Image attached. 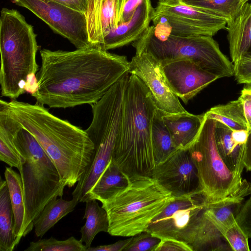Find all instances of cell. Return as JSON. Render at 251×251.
I'll return each instance as SVG.
<instances>
[{
	"mask_svg": "<svg viewBox=\"0 0 251 251\" xmlns=\"http://www.w3.org/2000/svg\"><path fill=\"white\" fill-rule=\"evenodd\" d=\"M186 4L196 6L225 18L226 23L233 19L242 5L240 0H181Z\"/></svg>",
	"mask_w": 251,
	"mask_h": 251,
	"instance_id": "cell-29",
	"label": "cell"
},
{
	"mask_svg": "<svg viewBox=\"0 0 251 251\" xmlns=\"http://www.w3.org/2000/svg\"><path fill=\"white\" fill-rule=\"evenodd\" d=\"M85 15L87 10L88 0H52Z\"/></svg>",
	"mask_w": 251,
	"mask_h": 251,
	"instance_id": "cell-42",
	"label": "cell"
},
{
	"mask_svg": "<svg viewBox=\"0 0 251 251\" xmlns=\"http://www.w3.org/2000/svg\"><path fill=\"white\" fill-rule=\"evenodd\" d=\"M244 164L247 171H251V132H249L245 147Z\"/></svg>",
	"mask_w": 251,
	"mask_h": 251,
	"instance_id": "cell-43",
	"label": "cell"
},
{
	"mask_svg": "<svg viewBox=\"0 0 251 251\" xmlns=\"http://www.w3.org/2000/svg\"><path fill=\"white\" fill-rule=\"evenodd\" d=\"M0 127L10 137L21 157L17 169L23 185L25 237L32 230L33 221L45 205L53 199L61 197L67 184L35 138L1 106Z\"/></svg>",
	"mask_w": 251,
	"mask_h": 251,
	"instance_id": "cell-3",
	"label": "cell"
},
{
	"mask_svg": "<svg viewBox=\"0 0 251 251\" xmlns=\"http://www.w3.org/2000/svg\"><path fill=\"white\" fill-rule=\"evenodd\" d=\"M129 180V176L111 159L88 193L86 202L93 200L100 201L107 199L126 188L128 185Z\"/></svg>",
	"mask_w": 251,
	"mask_h": 251,
	"instance_id": "cell-21",
	"label": "cell"
},
{
	"mask_svg": "<svg viewBox=\"0 0 251 251\" xmlns=\"http://www.w3.org/2000/svg\"><path fill=\"white\" fill-rule=\"evenodd\" d=\"M132 239V236L129 239L120 240L111 244L100 245L95 247H91L87 248L86 251H124Z\"/></svg>",
	"mask_w": 251,
	"mask_h": 251,
	"instance_id": "cell-41",
	"label": "cell"
},
{
	"mask_svg": "<svg viewBox=\"0 0 251 251\" xmlns=\"http://www.w3.org/2000/svg\"><path fill=\"white\" fill-rule=\"evenodd\" d=\"M79 202L74 198L67 201L62 197L49 201L33 221L36 236L42 238L62 218L74 211Z\"/></svg>",
	"mask_w": 251,
	"mask_h": 251,
	"instance_id": "cell-23",
	"label": "cell"
},
{
	"mask_svg": "<svg viewBox=\"0 0 251 251\" xmlns=\"http://www.w3.org/2000/svg\"><path fill=\"white\" fill-rule=\"evenodd\" d=\"M0 106L32 134L67 186L73 187L94 155V146L86 131L53 115L44 105L37 102L1 100Z\"/></svg>",
	"mask_w": 251,
	"mask_h": 251,
	"instance_id": "cell-2",
	"label": "cell"
},
{
	"mask_svg": "<svg viewBox=\"0 0 251 251\" xmlns=\"http://www.w3.org/2000/svg\"><path fill=\"white\" fill-rule=\"evenodd\" d=\"M29 10L76 49L91 45L86 15L52 0H12Z\"/></svg>",
	"mask_w": 251,
	"mask_h": 251,
	"instance_id": "cell-10",
	"label": "cell"
},
{
	"mask_svg": "<svg viewBox=\"0 0 251 251\" xmlns=\"http://www.w3.org/2000/svg\"><path fill=\"white\" fill-rule=\"evenodd\" d=\"M154 13L151 0H143L128 22L117 25L102 39L98 46L105 50L132 43L150 27Z\"/></svg>",
	"mask_w": 251,
	"mask_h": 251,
	"instance_id": "cell-15",
	"label": "cell"
},
{
	"mask_svg": "<svg viewBox=\"0 0 251 251\" xmlns=\"http://www.w3.org/2000/svg\"><path fill=\"white\" fill-rule=\"evenodd\" d=\"M204 113H190L163 114L164 122L169 129L173 142L178 150L188 149L197 139L204 120Z\"/></svg>",
	"mask_w": 251,
	"mask_h": 251,
	"instance_id": "cell-19",
	"label": "cell"
},
{
	"mask_svg": "<svg viewBox=\"0 0 251 251\" xmlns=\"http://www.w3.org/2000/svg\"><path fill=\"white\" fill-rule=\"evenodd\" d=\"M83 219H85L86 222L80 230V240L88 248L91 247L92 242L98 233L108 232L109 220L106 210L98 204L96 200L86 202Z\"/></svg>",
	"mask_w": 251,
	"mask_h": 251,
	"instance_id": "cell-27",
	"label": "cell"
},
{
	"mask_svg": "<svg viewBox=\"0 0 251 251\" xmlns=\"http://www.w3.org/2000/svg\"><path fill=\"white\" fill-rule=\"evenodd\" d=\"M163 113L158 109L152 121V144L155 166L166 161L178 150L164 122Z\"/></svg>",
	"mask_w": 251,
	"mask_h": 251,
	"instance_id": "cell-26",
	"label": "cell"
},
{
	"mask_svg": "<svg viewBox=\"0 0 251 251\" xmlns=\"http://www.w3.org/2000/svg\"><path fill=\"white\" fill-rule=\"evenodd\" d=\"M160 240L149 232H143L132 236L131 242L124 251H154Z\"/></svg>",
	"mask_w": 251,
	"mask_h": 251,
	"instance_id": "cell-35",
	"label": "cell"
},
{
	"mask_svg": "<svg viewBox=\"0 0 251 251\" xmlns=\"http://www.w3.org/2000/svg\"><path fill=\"white\" fill-rule=\"evenodd\" d=\"M142 1L143 0H125L117 25L129 21Z\"/></svg>",
	"mask_w": 251,
	"mask_h": 251,
	"instance_id": "cell-40",
	"label": "cell"
},
{
	"mask_svg": "<svg viewBox=\"0 0 251 251\" xmlns=\"http://www.w3.org/2000/svg\"><path fill=\"white\" fill-rule=\"evenodd\" d=\"M132 45L135 53H149L161 66L176 60L188 59L219 78L234 75L233 64L211 36H157L151 25Z\"/></svg>",
	"mask_w": 251,
	"mask_h": 251,
	"instance_id": "cell-8",
	"label": "cell"
},
{
	"mask_svg": "<svg viewBox=\"0 0 251 251\" xmlns=\"http://www.w3.org/2000/svg\"><path fill=\"white\" fill-rule=\"evenodd\" d=\"M41 65L36 74V102L66 108L99 100L129 73L126 56L113 54L98 45L74 51H40Z\"/></svg>",
	"mask_w": 251,
	"mask_h": 251,
	"instance_id": "cell-1",
	"label": "cell"
},
{
	"mask_svg": "<svg viewBox=\"0 0 251 251\" xmlns=\"http://www.w3.org/2000/svg\"><path fill=\"white\" fill-rule=\"evenodd\" d=\"M129 73L144 83L159 110L166 114L188 113L168 83L161 65L152 55L146 52L135 53L130 61Z\"/></svg>",
	"mask_w": 251,
	"mask_h": 251,
	"instance_id": "cell-12",
	"label": "cell"
},
{
	"mask_svg": "<svg viewBox=\"0 0 251 251\" xmlns=\"http://www.w3.org/2000/svg\"><path fill=\"white\" fill-rule=\"evenodd\" d=\"M151 176L174 197L201 194L198 172L189 149L178 150L156 166Z\"/></svg>",
	"mask_w": 251,
	"mask_h": 251,
	"instance_id": "cell-13",
	"label": "cell"
},
{
	"mask_svg": "<svg viewBox=\"0 0 251 251\" xmlns=\"http://www.w3.org/2000/svg\"><path fill=\"white\" fill-rule=\"evenodd\" d=\"M226 25L230 55L234 63L244 55L251 53V2L242 5Z\"/></svg>",
	"mask_w": 251,
	"mask_h": 251,
	"instance_id": "cell-18",
	"label": "cell"
},
{
	"mask_svg": "<svg viewBox=\"0 0 251 251\" xmlns=\"http://www.w3.org/2000/svg\"><path fill=\"white\" fill-rule=\"evenodd\" d=\"M166 13L186 19L200 26L219 31L225 28L226 20L208 11L183 2L181 0L159 1L154 15Z\"/></svg>",
	"mask_w": 251,
	"mask_h": 251,
	"instance_id": "cell-17",
	"label": "cell"
},
{
	"mask_svg": "<svg viewBox=\"0 0 251 251\" xmlns=\"http://www.w3.org/2000/svg\"><path fill=\"white\" fill-rule=\"evenodd\" d=\"M250 0H240V3L242 5L248 2Z\"/></svg>",
	"mask_w": 251,
	"mask_h": 251,
	"instance_id": "cell-46",
	"label": "cell"
},
{
	"mask_svg": "<svg viewBox=\"0 0 251 251\" xmlns=\"http://www.w3.org/2000/svg\"><path fill=\"white\" fill-rule=\"evenodd\" d=\"M33 27L17 10L3 8L0 17L1 95L15 100L39 71V49Z\"/></svg>",
	"mask_w": 251,
	"mask_h": 251,
	"instance_id": "cell-6",
	"label": "cell"
},
{
	"mask_svg": "<svg viewBox=\"0 0 251 251\" xmlns=\"http://www.w3.org/2000/svg\"><path fill=\"white\" fill-rule=\"evenodd\" d=\"M205 114L207 117L225 124L233 130H248L243 104L240 98L226 104L213 107Z\"/></svg>",
	"mask_w": 251,
	"mask_h": 251,
	"instance_id": "cell-28",
	"label": "cell"
},
{
	"mask_svg": "<svg viewBox=\"0 0 251 251\" xmlns=\"http://www.w3.org/2000/svg\"><path fill=\"white\" fill-rule=\"evenodd\" d=\"M204 116L200 132L188 149L198 172L201 194L206 203H212L237 192L245 180L224 163L215 141L216 121L205 113Z\"/></svg>",
	"mask_w": 251,
	"mask_h": 251,
	"instance_id": "cell-9",
	"label": "cell"
},
{
	"mask_svg": "<svg viewBox=\"0 0 251 251\" xmlns=\"http://www.w3.org/2000/svg\"><path fill=\"white\" fill-rule=\"evenodd\" d=\"M158 0L159 1H163L164 0Z\"/></svg>",
	"mask_w": 251,
	"mask_h": 251,
	"instance_id": "cell-48",
	"label": "cell"
},
{
	"mask_svg": "<svg viewBox=\"0 0 251 251\" xmlns=\"http://www.w3.org/2000/svg\"><path fill=\"white\" fill-rule=\"evenodd\" d=\"M206 203L201 194L175 197L151 221L146 231L160 239L173 238L186 243L196 220Z\"/></svg>",
	"mask_w": 251,
	"mask_h": 251,
	"instance_id": "cell-11",
	"label": "cell"
},
{
	"mask_svg": "<svg viewBox=\"0 0 251 251\" xmlns=\"http://www.w3.org/2000/svg\"><path fill=\"white\" fill-rule=\"evenodd\" d=\"M205 208L198 217L186 243L192 251H232L222 233L205 213Z\"/></svg>",
	"mask_w": 251,
	"mask_h": 251,
	"instance_id": "cell-16",
	"label": "cell"
},
{
	"mask_svg": "<svg viewBox=\"0 0 251 251\" xmlns=\"http://www.w3.org/2000/svg\"><path fill=\"white\" fill-rule=\"evenodd\" d=\"M86 246L80 239L72 236L65 240L53 237L31 242L25 251H86Z\"/></svg>",
	"mask_w": 251,
	"mask_h": 251,
	"instance_id": "cell-30",
	"label": "cell"
},
{
	"mask_svg": "<svg viewBox=\"0 0 251 251\" xmlns=\"http://www.w3.org/2000/svg\"><path fill=\"white\" fill-rule=\"evenodd\" d=\"M250 54H251V53H250Z\"/></svg>",
	"mask_w": 251,
	"mask_h": 251,
	"instance_id": "cell-49",
	"label": "cell"
},
{
	"mask_svg": "<svg viewBox=\"0 0 251 251\" xmlns=\"http://www.w3.org/2000/svg\"><path fill=\"white\" fill-rule=\"evenodd\" d=\"M250 190H251V194H250V195H251V182L250 183Z\"/></svg>",
	"mask_w": 251,
	"mask_h": 251,
	"instance_id": "cell-47",
	"label": "cell"
},
{
	"mask_svg": "<svg viewBox=\"0 0 251 251\" xmlns=\"http://www.w3.org/2000/svg\"><path fill=\"white\" fill-rule=\"evenodd\" d=\"M162 67L171 88L186 104L203 89L219 78L188 59L176 60Z\"/></svg>",
	"mask_w": 251,
	"mask_h": 251,
	"instance_id": "cell-14",
	"label": "cell"
},
{
	"mask_svg": "<svg viewBox=\"0 0 251 251\" xmlns=\"http://www.w3.org/2000/svg\"><path fill=\"white\" fill-rule=\"evenodd\" d=\"M234 75L240 84L251 86V54L247 53L233 63Z\"/></svg>",
	"mask_w": 251,
	"mask_h": 251,
	"instance_id": "cell-36",
	"label": "cell"
},
{
	"mask_svg": "<svg viewBox=\"0 0 251 251\" xmlns=\"http://www.w3.org/2000/svg\"><path fill=\"white\" fill-rule=\"evenodd\" d=\"M128 81L122 78L98 101L91 104L92 119L85 130L94 146L92 161L72 192L86 202L87 196L111 160L122 129L125 93Z\"/></svg>",
	"mask_w": 251,
	"mask_h": 251,
	"instance_id": "cell-7",
	"label": "cell"
},
{
	"mask_svg": "<svg viewBox=\"0 0 251 251\" xmlns=\"http://www.w3.org/2000/svg\"><path fill=\"white\" fill-rule=\"evenodd\" d=\"M160 239L154 251H192L191 247L183 241L168 238Z\"/></svg>",
	"mask_w": 251,
	"mask_h": 251,
	"instance_id": "cell-38",
	"label": "cell"
},
{
	"mask_svg": "<svg viewBox=\"0 0 251 251\" xmlns=\"http://www.w3.org/2000/svg\"><path fill=\"white\" fill-rule=\"evenodd\" d=\"M236 220L248 237L251 238V195L243 203Z\"/></svg>",
	"mask_w": 251,
	"mask_h": 251,
	"instance_id": "cell-37",
	"label": "cell"
},
{
	"mask_svg": "<svg viewBox=\"0 0 251 251\" xmlns=\"http://www.w3.org/2000/svg\"><path fill=\"white\" fill-rule=\"evenodd\" d=\"M157 109L144 83L136 75L130 74L125 93L122 129L112 158L129 177L151 176L155 167L152 125Z\"/></svg>",
	"mask_w": 251,
	"mask_h": 251,
	"instance_id": "cell-4",
	"label": "cell"
},
{
	"mask_svg": "<svg viewBox=\"0 0 251 251\" xmlns=\"http://www.w3.org/2000/svg\"><path fill=\"white\" fill-rule=\"evenodd\" d=\"M14 213L7 182H0V251H13L17 246L13 234Z\"/></svg>",
	"mask_w": 251,
	"mask_h": 251,
	"instance_id": "cell-25",
	"label": "cell"
},
{
	"mask_svg": "<svg viewBox=\"0 0 251 251\" xmlns=\"http://www.w3.org/2000/svg\"><path fill=\"white\" fill-rule=\"evenodd\" d=\"M249 134V131L246 130H233L232 136L235 142L239 145H245Z\"/></svg>",
	"mask_w": 251,
	"mask_h": 251,
	"instance_id": "cell-44",
	"label": "cell"
},
{
	"mask_svg": "<svg viewBox=\"0 0 251 251\" xmlns=\"http://www.w3.org/2000/svg\"><path fill=\"white\" fill-rule=\"evenodd\" d=\"M118 5V0H102L100 15V34L98 45L111 29L117 26Z\"/></svg>",
	"mask_w": 251,
	"mask_h": 251,
	"instance_id": "cell-32",
	"label": "cell"
},
{
	"mask_svg": "<svg viewBox=\"0 0 251 251\" xmlns=\"http://www.w3.org/2000/svg\"><path fill=\"white\" fill-rule=\"evenodd\" d=\"M102 0H88L86 14L89 40L92 45H98L100 34V15Z\"/></svg>",
	"mask_w": 251,
	"mask_h": 251,
	"instance_id": "cell-33",
	"label": "cell"
},
{
	"mask_svg": "<svg viewBox=\"0 0 251 251\" xmlns=\"http://www.w3.org/2000/svg\"><path fill=\"white\" fill-rule=\"evenodd\" d=\"M239 98L243 104L249 132H251V86L245 87L241 91Z\"/></svg>",
	"mask_w": 251,
	"mask_h": 251,
	"instance_id": "cell-39",
	"label": "cell"
},
{
	"mask_svg": "<svg viewBox=\"0 0 251 251\" xmlns=\"http://www.w3.org/2000/svg\"><path fill=\"white\" fill-rule=\"evenodd\" d=\"M232 132L229 127L216 121L215 138L218 152L228 169L242 176L245 145L237 144L232 138Z\"/></svg>",
	"mask_w": 251,
	"mask_h": 251,
	"instance_id": "cell-20",
	"label": "cell"
},
{
	"mask_svg": "<svg viewBox=\"0 0 251 251\" xmlns=\"http://www.w3.org/2000/svg\"><path fill=\"white\" fill-rule=\"evenodd\" d=\"M127 186L100 200L108 220V233L132 237L146 231L151 221L175 198L151 176L129 177Z\"/></svg>",
	"mask_w": 251,
	"mask_h": 251,
	"instance_id": "cell-5",
	"label": "cell"
},
{
	"mask_svg": "<svg viewBox=\"0 0 251 251\" xmlns=\"http://www.w3.org/2000/svg\"><path fill=\"white\" fill-rule=\"evenodd\" d=\"M125 0H118V13H117V18H118V22L119 21L121 13L123 8V6Z\"/></svg>",
	"mask_w": 251,
	"mask_h": 251,
	"instance_id": "cell-45",
	"label": "cell"
},
{
	"mask_svg": "<svg viewBox=\"0 0 251 251\" xmlns=\"http://www.w3.org/2000/svg\"><path fill=\"white\" fill-rule=\"evenodd\" d=\"M206 215L212 221L228 243L232 251H250L248 237L237 222L228 226L221 225L206 210Z\"/></svg>",
	"mask_w": 251,
	"mask_h": 251,
	"instance_id": "cell-31",
	"label": "cell"
},
{
	"mask_svg": "<svg viewBox=\"0 0 251 251\" xmlns=\"http://www.w3.org/2000/svg\"><path fill=\"white\" fill-rule=\"evenodd\" d=\"M251 194L250 183L245 180L241 188L236 193L212 203H206V211L221 225L228 226L236 222L244 197Z\"/></svg>",
	"mask_w": 251,
	"mask_h": 251,
	"instance_id": "cell-22",
	"label": "cell"
},
{
	"mask_svg": "<svg viewBox=\"0 0 251 251\" xmlns=\"http://www.w3.org/2000/svg\"><path fill=\"white\" fill-rule=\"evenodd\" d=\"M4 176L8 187L14 213L13 234L17 246L21 238L24 237L25 207L22 181L20 174L10 167H5Z\"/></svg>",
	"mask_w": 251,
	"mask_h": 251,
	"instance_id": "cell-24",
	"label": "cell"
},
{
	"mask_svg": "<svg viewBox=\"0 0 251 251\" xmlns=\"http://www.w3.org/2000/svg\"><path fill=\"white\" fill-rule=\"evenodd\" d=\"M0 160L10 167H19L21 159L13 143L5 131L0 127Z\"/></svg>",
	"mask_w": 251,
	"mask_h": 251,
	"instance_id": "cell-34",
	"label": "cell"
}]
</instances>
